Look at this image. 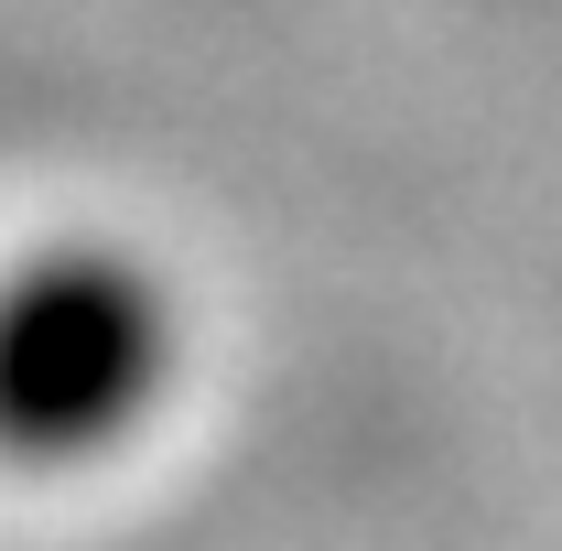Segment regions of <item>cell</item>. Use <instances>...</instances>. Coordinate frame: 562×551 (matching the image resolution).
<instances>
[{
	"label": "cell",
	"instance_id": "1",
	"mask_svg": "<svg viewBox=\"0 0 562 551\" xmlns=\"http://www.w3.org/2000/svg\"><path fill=\"white\" fill-rule=\"evenodd\" d=\"M162 379V314L109 260H44L0 292V443L76 454L109 443Z\"/></svg>",
	"mask_w": 562,
	"mask_h": 551
}]
</instances>
